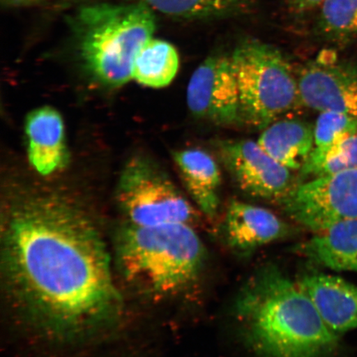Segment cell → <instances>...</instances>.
Returning <instances> with one entry per match:
<instances>
[{
  "label": "cell",
  "instance_id": "obj_6",
  "mask_svg": "<svg viewBox=\"0 0 357 357\" xmlns=\"http://www.w3.org/2000/svg\"><path fill=\"white\" fill-rule=\"evenodd\" d=\"M117 200L127 222L139 227L190 225L195 209L172 182L146 159L134 158L119 178Z\"/></svg>",
  "mask_w": 357,
  "mask_h": 357
},
{
  "label": "cell",
  "instance_id": "obj_10",
  "mask_svg": "<svg viewBox=\"0 0 357 357\" xmlns=\"http://www.w3.org/2000/svg\"><path fill=\"white\" fill-rule=\"evenodd\" d=\"M302 105L319 112H337L357 118V69L324 52L307 63L298 77Z\"/></svg>",
  "mask_w": 357,
  "mask_h": 357
},
{
  "label": "cell",
  "instance_id": "obj_12",
  "mask_svg": "<svg viewBox=\"0 0 357 357\" xmlns=\"http://www.w3.org/2000/svg\"><path fill=\"white\" fill-rule=\"evenodd\" d=\"M291 227L274 213L255 205L233 200L225 218L227 242L234 252L248 254L262 245L285 238Z\"/></svg>",
  "mask_w": 357,
  "mask_h": 357
},
{
  "label": "cell",
  "instance_id": "obj_4",
  "mask_svg": "<svg viewBox=\"0 0 357 357\" xmlns=\"http://www.w3.org/2000/svg\"><path fill=\"white\" fill-rule=\"evenodd\" d=\"M71 26L89 73L106 86H121L132 79L137 52L153 38L155 17L140 2L101 3L80 8Z\"/></svg>",
  "mask_w": 357,
  "mask_h": 357
},
{
  "label": "cell",
  "instance_id": "obj_3",
  "mask_svg": "<svg viewBox=\"0 0 357 357\" xmlns=\"http://www.w3.org/2000/svg\"><path fill=\"white\" fill-rule=\"evenodd\" d=\"M116 262L123 278L154 296L181 291L197 278L205 249L187 223L139 227L127 222L115 241Z\"/></svg>",
  "mask_w": 357,
  "mask_h": 357
},
{
  "label": "cell",
  "instance_id": "obj_14",
  "mask_svg": "<svg viewBox=\"0 0 357 357\" xmlns=\"http://www.w3.org/2000/svg\"><path fill=\"white\" fill-rule=\"evenodd\" d=\"M174 160L192 199L208 218L220 207L222 175L216 160L207 151L191 149L177 151Z\"/></svg>",
  "mask_w": 357,
  "mask_h": 357
},
{
  "label": "cell",
  "instance_id": "obj_1",
  "mask_svg": "<svg viewBox=\"0 0 357 357\" xmlns=\"http://www.w3.org/2000/svg\"><path fill=\"white\" fill-rule=\"evenodd\" d=\"M108 248L77 204L51 193L21 195L3 218L1 269L13 309L40 336L74 342L122 314Z\"/></svg>",
  "mask_w": 357,
  "mask_h": 357
},
{
  "label": "cell",
  "instance_id": "obj_21",
  "mask_svg": "<svg viewBox=\"0 0 357 357\" xmlns=\"http://www.w3.org/2000/svg\"><path fill=\"white\" fill-rule=\"evenodd\" d=\"M357 130V118L337 112H321L314 125L317 147L332 145Z\"/></svg>",
  "mask_w": 357,
  "mask_h": 357
},
{
  "label": "cell",
  "instance_id": "obj_19",
  "mask_svg": "<svg viewBox=\"0 0 357 357\" xmlns=\"http://www.w3.org/2000/svg\"><path fill=\"white\" fill-rule=\"evenodd\" d=\"M357 168V130L332 145L314 146L305 166L303 178H314Z\"/></svg>",
  "mask_w": 357,
  "mask_h": 357
},
{
  "label": "cell",
  "instance_id": "obj_13",
  "mask_svg": "<svg viewBox=\"0 0 357 357\" xmlns=\"http://www.w3.org/2000/svg\"><path fill=\"white\" fill-rule=\"evenodd\" d=\"M29 162L43 176L50 175L66 162L64 123L52 107L36 109L26 119Z\"/></svg>",
  "mask_w": 357,
  "mask_h": 357
},
{
  "label": "cell",
  "instance_id": "obj_8",
  "mask_svg": "<svg viewBox=\"0 0 357 357\" xmlns=\"http://www.w3.org/2000/svg\"><path fill=\"white\" fill-rule=\"evenodd\" d=\"M220 153L236 185L252 198L280 204L298 185L290 169L268 155L258 142H222Z\"/></svg>",
  "mask_w": 357,
  "mask_h": 357
},
{
  "label": "cell",
  "instance_id": "obj_16",
  "mask_svg": "<svg viewBox=\"0 0 357 357\" xmlns=\"http://www.w3.org/2000/svg\"><path fill=\"white\" fill-rule=\"evenodd\" d=\"M300 251L329 269L357 272V220L339 222L317 231L301 245Z\"/></svg>",
  "mask_w": 357,
  "mask_h": 357
},
{
  "label": "cell",
  "instance_id": "obj_18",
  "mask_svg": "<svg viewBox=\"0 0 357 357\" xmlns=\"http://www.w3.org/2000/svg\"><path fill=\"white\" fill-rule=\"evenodd\" d=\"M153 11L185 20H213L245 13L256 0H136Z\"/></svg>",
  "mask_w": 357,
  "mask_h": 357
},
{
  "label": "cell",
  "instance_id": "obj_20",
  "mask_svg": "<svg viewBox=\"0 0 357 357\" xmlns=\"http://www.w3.org/2000/svg\"><path fill=\"white\" fill-rule=\"evenodd\" d=\"M319 26L330 41L350 43L357 40V0H326L320 7Z\"/></svg>",
  "mask_w": 357,
  "mask_h": 357
},
{
  "label": "cell",
  "instance_id": "obj_23",
  "mask_svg": "<svg viewBox=\"0 0 357 357\" xmlns=\"http://www.w3.org/2000/svg\"><path fill=\"white\" fill-rule=\"evenodd\" d=\"M38 0H2L6 6H24V4L32 3Z\"/></svg>",
  "mask_w": 357,
  "mask_h": 357
},
{
  "label": "cell",
  "instance_id": "obj_15",
  "mask_svg": "<svg viewBox=\"0 0 357 357\" xmlns=\"http://www.w3.org/2000/svg\"><path fill=\"white\" fill-rule=\"evenodd\" d=\"M257 142L276 162L290 171H301L315 146L314 126L298 119L276 120Z\"/></svg>",
  "mask_w": 357,
  "mask_h": 357
},
{
  "label": "cell",
  "instance_id": "obj_11",
  "mask_svg": "<svg viewBox=\"0 0 357 357\" xmlns=\"http://www.w3.org/2000/svg\"><path fill=\"white\" fill-rule=\"evenodd\" d=\"M298 285L328 327L337 335L357 328V287L337 276L310 273Z\"/></svg>",
  "mask_w": 357,
  "mask_h": 357
},
{
  "label": "cell",
  "instance_id": "obj_7",
  "mask_svg": "<svg viewBox=\"0 0 357 357\" xmlns=\"http://www.w3.org/2000/svg\"><path fill=\"white\" fill-rule=\"evenodd\" d=\"M280 205L292 220L315 233L357 220V168L298 185Z\"/></svg>",
  "mask_w": 357,
  "mask_h": 357
},
{
  "label": "cell",
  "instance_id": "obj_2",
  "mask_svg": "<svg viewBox=\"0 0 357 357\" xmlns=\"http://www.w3.org/2000/svg\"><path fill=\"white\" fill-rule=\"evenodd\" d=\"M245 341L259 357H331L338 335L298 283L273 266L258 271L235 303Z\"/></svg>",
  "mask_w": 357,
  "mask_h": 357
},
{
  "label": "cell",
  "instance_id": "obj_22",
  "mask_svg": "<svg viewBox=\"0 0 357 357\" xmlns=\"http://www.w3.org/2000/svg\"><path fill=\"white\" fill-rule=\"evenodd\" d=\"M326 0H289V7L296 13H302L322 6Z\"/></svg>",
  "mask_w": 357,
  "mask_h": 357
},
{
  "label": "cell",
  "instance_id": "obj_9",
  "mask_svg": "<svg viewBox=\"0 0 357 357\" xmlns=\"http://www.w3.org/2000/svg\"><path fill=\"white\" fill-rule=\"evenodd\" d=\"M187 105L195 117L221 126L243 123L231 56L217 53L199 66L187 89Z\"/></svg>",
  "mask_w": 357,
  "mask_h": 357
},
{
  "label": "cell",
  "instance_id": "obj_17",
  "mask_svg": "<svg viewBox=\"0 0 357 357\" xmlns=\"http://www.w3.org/2000/svg\"><path fill=\"white\" fill-rule=\"evenodd\" d=\"M178 66L180 59L176 49L171 43L153 38L137 52L132 78L142 86L162 88L172 82Z\"/></svg>",
  "mask_w": 357,
  "mask_h": 357
},
{
  "label": "cell",
  "instance_id": "obj_5",
  "mask_svg": "<svg viewBox=\"0 0 357 357\" xmlns=\"http://www.w3.org/2000/svg\"><path fill=\"white\" fill-rule=\"evenodd\" d=\"M231 59L243 123L265 129L302 105L297 77L278 48L247 39L235 48Z\"/></svg>",
  "mask_w": 357,
  "mask_h": 357
}]
</instances>
